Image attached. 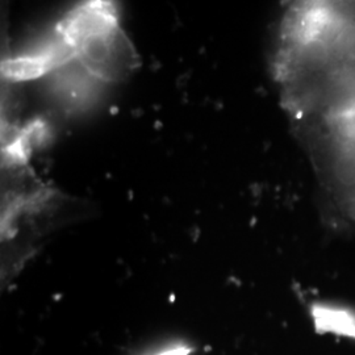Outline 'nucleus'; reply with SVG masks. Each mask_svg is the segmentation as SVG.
<instances>
[{"label": "nucleus", "instance_id": "1", "mask_svg": "<svg viewBox=\"0 0 355 355\" xmlns=\"http://www.w3.org/2000/svg\"><path fill=\"white\" fill-rule=\"evenodd\" d=\"M274 70L295 132L354 119L355 1L293 3Z\"/></svg>", "mask_w": 355, "mask_h": 355}, {"label": "nucleus", "instance_id": "3", "mask_svg": "<svg viewBox=\"0 0 355 355\" xmlns=\"http://www.w3.org/2000/svg\"><path fill=\"white\" fill-rule=\"evenodd\" d=\"M320 183L343 215L355 223V117L296 133Z\"/></svg>", "mask_w": 355, "mask_h": 355}, {"label": "nucleus", "instance_id": "4", "mask_svg": "<svg viewBox=\"0 0 355 355\" xmlns=\"http://www.w3.org/2000/svg\"><path fill=\"white\" fill-rule=\"evenodd\" d=\"M165 355H186L184 350H177V352H171V353H167Z\"/></svg>", "mask_w": 355, "mask_h": 355}, {"label": "nucleus", "instance_id": "2", "mask_svg": "<svg viewBox=\"0 0 355 355\" xmlns=\"http://www.w3.org/2000/svg\"><path fill=\"white\" fill-rule=\"evenodd\" d=\"M70 60L104 82L127 79L140 66V57L120 26L112 3L80 4L60 23L57 36L45 48L7 60L3 73L15 80L32 79Z\"/></svg>", "mask_w": 355, "mask_h": 355}]
</instances>
